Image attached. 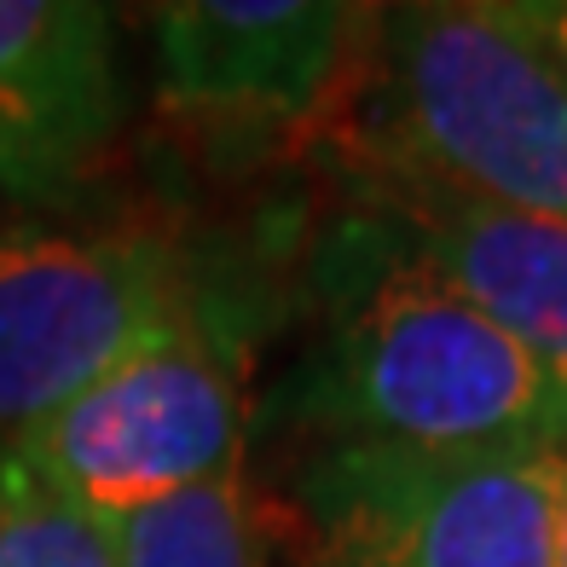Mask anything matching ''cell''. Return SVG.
Masks as SVG:
<instances>
[{"label":"cell","mask_w":567,"mask_h":567,"mask_svg":"<svg viewBox=\"0 0 567 567\" xmlns=\"http://www.w3.org/2000/svg\"><path fill=\"white\" fill-rule=\"evenodd\" d=\"M377 163L441 192L567 220V82L509 0H441L382 18Z\"/></svg>","instance_id":"6da1fadb"},{"label":"cell","mask_w":567,"mask_h":567,"mask_svg":"<svg viewBox=\"0 0 567 567\" xmlns=\"http://www.w3.org/2000/svg\"><path fill=\"white\" fill-rule=\"evenodd\" d=\"M359 7L337 0H186L157 12L163 99L197 122L290 127L342 82Z\"/></svg>","instance_id":"8992f818"},{"label":"cell","mask_w":567,"mask_h":567,"mask_svg":"<svg viewBox=\"0 0 567 567\" xmlns=\"http://www.w3.org/2000/svg\"><path fill=\"white\" fill-rule=\"evenodd\" d=\"M556 567H567V486H561V527H556Z\"/></svg>","instance_id":"4fadbf2b"},{"label":"cell","mask_w":567,"mask_h":567,"mask_svg":"<svg viewBox=\"0 0 567 567\" xmlns=\"http://www.w3.org/2000/svg\"><path fill=\"white\" fill-rule=\"evenodd\" d=\"M405 255L486 313L567 394V220L400 192Z\"/></svg>","instance_id":"52a82bcc"},{"label":"cell","mask_w":567,"mask_h":567,"mask_svg":"<svg viewBox=\"0 0 567 567\" xmlns=\"http://www.w3.org/2000/svg\"><path fill=\"white\" fill-rule=\"evenodd\" d=\"M197 296L163 231H0V446L30 434Z\"/></svg>","instance_id":"5b68a950"},{"label":"cell","mask_w":567,"mask_h":567,"mask_svg":"<svg viewBox=\"0 0 567 567\" xmlns=\"http://www.w3.org/2000/svg\"><path fill=\"white\" fill-rule=\"evenodd\" d=\"M122 567H267V533L249 498V463L186 486L163 504L116 515Z\"/></svg>","instance_id":"9c48e42d"},{"label":"cell","mask_w":567,"mask_h":567,"mask_svg":"<svg viewBox=\"0 0 567 567\" xmlns=\"http://www.w3.org/2000/svg\"><path fill=\"white\" fill-rule=\"evenodd\" d=\"M0 186L18 192V197H47V192L64 186V174L53 168V157L35 145V134L7 105H0Z\"/></svg>","instance_id":"8fae6325"},{"label":"cell","mask_w":567,"mask_h":567,"mask_svg":"<svg viewBox=\"0 0 567 567\" xmlns=\"http://www.w3.org/2000/svg\"><path fill=\"white\" fill-rule=\"evenodd\" d=\"M0 567H122L116 527L0 446Z\"/></svg>","instance_id":"30bf717a"},{"label":"cell","mask_w":567,"mask_h":567,"mask_svg":"<svg viewBox=\"0 0 567 567\" xmlns=\"http://www.w3.org/2000/svg\"><path fill=\"white\" fill-rule=\"evenodd\" d=\"M567 441L405 452L330 441L301 475V567H556Z\"/></svg>","instance_id":"3957f363"},{"label":"cell","mask_w":567,"mask_h":567,"mask_svg":"<svg viewBox=\"0 0 567 567\" xmlns=\"http://www.w3.org/2000/svg\"><path fill=\"white\" fill-rule=\"evenodd\" d=\"M105 522L249 463L244 348L203 290L64 411L7 446Z\"/></svg>","instance_id":"277c9868"},{"label":"cell","mask_w":567,"mask_h":567,"mask_svg":"<svg viewBox=\"0 0 567 567\" xmlns=\"http://www.w3.org/2000/svg\"><path fill=\"white\" fill-rule=\"evenodd\" d=\"M515 18L527 23V35L550 53V64L561 70L567 82V0H509Z\"/></svg>","instance_id":"7c38bea8"},{"label":"cell","mask_w":567,"mask_h":567,"mask_svg":"<svg viewBox=\"0 0 567 567\" xmlns=\"http://www.w3.org/2000/svg\"><path fill=\"white\" fill-rule=\"evenodd\" d=\"M313 405L337 441L486 452L567 441V394L452 284L394 249L319 353Z\"/></svg>","instance_id":"7a4b0ae2"},{"label":"cell","mask_w":567,"mask_h":567,"mask_svg":"<svg viewBox=\"0 0 567 567\" xmlns=\"http://www.w3.org/2000/svg\"><path fill=\"white\" fill-rule=\"evenodd\" d=\"M0 105L70 179L122 122L111 12L93 0H0Z\"/></svg>","instance_id":"ba28073f"}]
</instances>
